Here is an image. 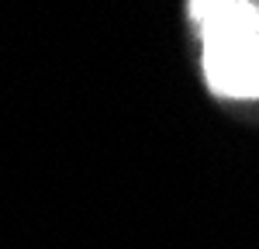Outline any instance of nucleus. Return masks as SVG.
Returning a JSON list of instances; mask_svg holds the SVG:
<instances>
[{
  "label": "nucleus",
  "mask_w": 259,
  "mask_h": 249,
  "mask_svg": "<svg viewBox=\"0 0 259 249\" xmlns=\"http://www.w3.org/2000/svg\"><path fill=\"white\" fill-rule=\"evenodd\" d=\"M207 87L228 101H259V7L256 4H190Z\"/></svg>",
  "instance_id": "nucleus-1"
}]
</instances>
